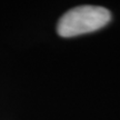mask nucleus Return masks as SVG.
Masks as SVG:
<instances>
[{
    "mask_svg": "<svg viewBox=\"0 0 120 120\" xmlns=\"http://www.w3.org/2000/svg\"><path fill=\"white\" fill-rule=\"evenodd\" d=\"M111 20L108 9L99 6H80L69 10L59 19L57 32L64 38L94 32Z\"/></svg>",
    "mask_w": 120,
    "mask_h": 120,
    "instance_id": "nucleus-1",
    "label": "nucleus"
}]
</instances>
